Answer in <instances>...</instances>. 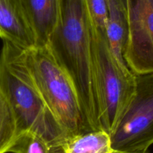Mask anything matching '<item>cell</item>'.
Returning a JSON list of instances; mask_svg holds the SVG:
<instances>
[{"mask_svg":"<svg viewBox=\"0 0 153 153\" xmlns=\"http://www.w3.org/2000/svg\"><path fill=\"white\" fill-rule=\"evenodd\" d=\"M59 19L48 42L75 86L83 131L102 130L92 58V28L86 0H59Z\"/></svg>","mask_w":153,"mask_h":153,"instance_id":"1","label":"cell"},{"mask_svg":"<svg viewBox=\"0 0 153 153\" xmlns=\"http://www.w3.org/2000/svg\"><path fill=\"white\" fill-rule=\"evenodd\" d=\"M0 89L11 106L19 134L29 131L62 149L70 139L45 104L28 71L24 50L3 41L0 53Z\"/></svg>","mask_w":153,"mask_h":153,"instance_id":"2","label":"cell"},{"mask_svg":"<svg viewBox=\"0 0 153 153\" xmlns=\"http://www.w3.org/2000/svg\"><path fill=\"white\" fill-rule=\"evenodd\" d=\"M24 59L37 89L60 126L71 138L84 133L74 85L48 45L24 50Z\"/></svg>","mask_w":153,"mask_h":153,"instance_id":"3","label":"cell"},{"mask_svg":"<svg viewBox=\"0 0 153 153\" xmlns=\"http://www.w3.org/2000/svg\"><path fill=\"white\" fill-rule=\"evenodd\" d=\"M92 28V58L101 129L111 134L136 90V74L112 52L105 32Z\"/></svg>","mask_w":153,"mask_h":153,"instance_id":"4","label":"cell"},{"mask_svg":"<svg viewBox=\"0 0 153 153\" xmlns=\"http://www.w3.org/2000/svg\"><path fill=\"white\" fill-rule=\"evenodd\" d=\"M136 90L110 134L114 151L147 152L153 144V73L136 74Z\"/></svg>","mask_w":153,"mask_h":153,"instance_id":"5","label":"cell"},{"mask_svg":"<svg viewBox=\"0 0 153 153\" xmlns=\"http://www.w3.org/2000/svg\"><path fill=\"white\" fill-rule=\"evenodd\" d=\"M125 59L135 74L153 73V0H127Z\"/></svg>","mask_w":153,"mask_h":153,"instance_id":"6","label":"cell"},{"mask_svg":"<svg viewBox=\"0 0 153 153\" xmlns=\"http://www.w3.org/2000/svg\"><path fill=\"white\" fill-rule=\"evenodd\" d=\"M0 38L23 50L36 47L22 0H0Z\"/></svg>","mask_w":153,"mask_h":153,"instance_id":"7","label":"cell"},{"mask_svg":"<svg viewBox=\"0 0 153 153\" xmlns=\"http://www.w3.org/2000/svg\"><path fill=\"white\" fill-rule=\"evenodd\" d=\"M36 38V47L48 45L59 19V0H22Z\"/></svg>","mask_w":153,"mask_h":153,"instance_id":"8","label":"cell"},{"mask_svg":"<svg viewBox=\"0 0 153 153\" xmlns=\"http://www.w3.org/2000/svg\"><path fill=\"white\" fill-rule=\"evenodd\" d=\"M108 16L105 28L106 38L116 58L121 63L127 65L125 59L128 39L126 11L116 2V0H108Z\"/></svg>","mask_w":153,"mask_h":153,"instance_id":"9","label":"cell"},{"mask_svg":"<svg viewBox=\"0 0 153 153\" xmlns=\"http://www.w3.org/2000/svg\"><path fill=\"white\" fill-rule=\"evenodd\" d=\"M64 153H112L110 135L104 130L90 131L70 138L63 145Z\"/></svg>","mask_w":153,"mask_h":153,"instance_id":"10","label":"cell"},{"mask_svg":"<svg viewBox=\"0 0 153 153\" xmlns=\"http://www.w3.org/2000/svg\"><path fill=\"white\" fill-rule=\"evenodd\" d=\"M19 135L15 115L6 95L0 89V153H8Z\"/></svg>","mask_w":153,"mask_h":153,"instance_id":"11","label":"cell"},{"mask_svg":"<svg viewBox=\"0 0 153 153\" xmlns=\"http://www.w3.org/2000/svg\"><path fill=\"white\" fill-rule=\"evenodd\" d=\"M8 153H64L62 148L50 145L33 132L26 131L17 137Z\"/></svg>","mask_w":153,"mask_h":153,"instance_id":"12","label":"cell"},{"mask_svg":"<svg viewBox=\"0 0 153 153\" xmlns=\"http://www.w3.org/2000/svg\"><path fill=\"white\" fill-rule=\"evenodd\" d=\"M92 25L96 29L105 32L108 16V0H86Z\"/></svg>","mask_w":153,"mask_h":153,"instance_id":"13","label":"cell"},{"mask_svg":"<svg viewBox=\"0 0 153 153\" xmlns=\"http://www.w3.org/2000/svg\"><path fill=\"white\" fill-rule=\"evenodd\" d=\"M116 2L126 11V5H127V0H116Z\"/></svg>","mask_w":153,"mask_h":153,"instance_id":"14","label":"cell"},{"mask_svg":"<svg viewBox=\"0 0 153 153\" xmlns=\"http://www.w3.org/2000/svg\"><path fill=\"white\" fill-rule=\"evenodd\" d=\"M112 153H147V152H119V151H113Z\"/></svg>","mask_w":153,"mask_h":153,"instance_id":"15","label":"cell"}]
</instances>
